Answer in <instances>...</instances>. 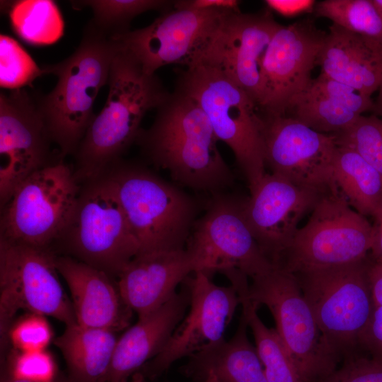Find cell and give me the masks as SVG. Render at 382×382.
I'll list each match as a JSON object with an SVG mask.
<instances>
[{
  "label": "cell",
  "mask_w": 382,
  "mask_h": 382,
  "mask_svg": "<svg viewBox=\"0 0 382 382\" xmlns=\"http://www.w3.org/2000/svg\"><path fill=\"white\" fill-rule=\"evenodd\" d=\"M156 110L153 123L141 128L135 142L145 158L168 170L178 184L195 191L212 195L230 187L232 171L198 103L175 89Z\"/></svg>",
  "instance_id": "obj_1"
},
{
  "label": "cell",
  "mask_w": 382,
  "mask_h": 382,
  "mask_svg": "<svg viewBox=\"0 0 382 382\" xmlns=\"http://www.w3.org/2000/svg\"><path fill=\"white\" fill-rule=\"evenodd\" d=\"M106 102L95 116L74 154V173L83 184L103 175L136 142L146 113L169 91L156 74H148L125 50L115 57Z\"/></svg>",
  "instance_id": "obj_2"
},
{
  "label": "cell",
  "mask_w": 382,
  "mask_h": 382,
  "mask_svg": "<svg viewBox=\"0 0 382 382\" xmlns=\"http://www.w3.org/2000/svg\"><path fill=\"white\" fill-rule=\"evenodd\" d=\"M120 49L118 40L88 23L75 51L65 59L42 68L44 75L56 76L57 82L49 93L36 92V97L50 137L63 159L74 156L95 117L94 101L108 83L113 59Z\"/></svg>",
  "instance_id": "obj_3"
},
{
  "label": "cell",
  "mask_w": 382,
  "mask_h": 382,
  "mask_svg": "<svg viewBox=\"0 0 382 382\" xmlns=\"http://www.w3.org/2000/svg\"><path fill=\"white\" fill-rule=\"evenodd\" d=\"M115 188L139 255L185 249L197 220V200L137 162L122 159L105 173Z\"/></svg>",
  "instance_id": "obj_4"
},
{
  "label": "cell",
  "mask_w": 382,
  "mask_h": 382,
  "mask_svg": "<svg viewBox=\"0 0 382 382\" xmlns=\"http://www.w3.org/2000/svg\"><path fill=\"white\" fill-rule=\"evenodd\" d=\"M178 90L195 100L233 151L250 191L265 175L262 118L249 95L219 69L198 63L178 71Z\"/></svg>",
  "instance_id": "obj_5"
},
{
  "label": "cell",
  "mask_w": 382,
  "mask_h": 382,
  "mask_svg": "<svg viewBox=\"0 0 382 382\" xmlns=\"http://www.w3.org/2000/svg\"><path fill=\"white\" fill-rule=\"evenodd\" d=\"M54 245L110 277H118L138 256L139 243L105 173L81 184L71 216Z\"/></svg>",
  "instance_id": "obj_6"
},
{
  "label": "cell",
  "mask_w": 382,
  "mask_h": 382,
  "mask_svg": "<svg viewBox=\"0 0 382 382\" xmlns=\"http://www.w3.org/2000/svg\"><path fill=\"white\" fill-rule=\"evenodd\" d=\"M370 255L347 265L292 273L332 351L354 356L374 309Z\"/></svg>",
  "instance_id": "obj_7"
},
{
  "label": "cell",
  "mask_w": 382,
  "mask_h": 382,
  "mask_svg": "<svg viewBox=\"0 0 382 382\" xmlns=\"http://www.w3.org/2000/svg\"><path fill=\"white\" fill-rule=\"evenodd\" d=\"M250 279L248 297L270 310L303 382H321L340 359L325 340L295 276L274 265Z\"/></svg>",
  "instance_id": "obj_8"
},
{
  "label": "cell",
  "mask_w": 382,
  "mask_h": 382,
  "mask_svg": "<svg viewBox=\"0 0 382 382\" xmlns=\"http://www.w3.org/2000/svg\"><path fill=\"white\" fill-rule=\"evenodd\" d=\"M275 265L291 272L353 263L369 255L373 226L338 188L323 194Z\"/></svg>",
  "instance_id": "obj_9"
},
{
  "label": "cell",
  "mask_w": 382,
  "mask_h": 382,
  "mask_svg": "<svg viewBox=\"0 0 382 382\" xmlns=\"http://www.w3.org/2000/svg\"><path fill=\"white\" fill-rule=\"evenodd\" d=\"M81 184L63 160L24 180L1 208L0 238L52 248L66 226Z\"/></svg>",
  "instance_id": "obj_10"
},
{
  "label": "cell",
  "mask_w": 382,
  "mask_h": 382,
  "mask_svg": "<svg viewBox=\"0 0 382 382\" xmlns=\"http://www.w3.org/2000/svg\"><path fill=\"white\" fill-rule=\"evenodd\" d=\"M56 254L0 238L1 352L8 347L7 335L20 310L51 316L66 325L76 323L71 302L58 279Z\"/></svg>",
  "instance_id": "obj_11"
},
{
  "label": "cell",
  "mask_w": 382,
  "mask_h": 382,
  "mask_svg": "<svg viewBox=\"0 0 382 382\" xmlns=\"http://www.w3.org/2000/svg\"><path fill=\"white\" fill-rule=\"evenodd\" d=\"M245 200L224 192L212 195L185 248L195 272L238 270L252 279L274 265L262 252L248 225Z\"/></svg>",
  "instance_id": "obj_12"
},
{
  "label": "cell",
  "mask_w": 382,
  "mask_h": 382,
  "mask_svg": "<svg viewBox=\"0 0 382 382\" xmlns=\"http://www.w3.org/2000/svg\"><path fill=\"white\" fill-rule=\"evenodd\" d=\"M232 10L236 9L193 7L186 0L175 1L171 9L149 25L115 40L148 74L169 64L192 66L199 62L224 17Z\"/></svg>",
  "instance_id": "obj_13"
},
{
  "label": "cell",
  "mask_w": 382,
  "mask_h": 382,
  "mask_svg": "<svg viewBox=\"0 0 382 382\" xmlns=\"http://www.w3.org/2000/svg\"><path fill=\"white\" fill-rule=\"evenodd\" d=\"M260 114L265 164L270 173L320 194L338 188L332 167L337 145L332 134L286 115Z\"/></svg>",
  "instance_id": "obj_14"
},
{
  "label": "cell",
  "mask_w": 382,
  "mask_h": 382,
  "mask_svg": "<svg viewBox=\"0 0 382 382\" xmlns=\"http://www.w3.org/2000/svg\"><path fill=\"white\" fill-rule=\"evenodd\" d=\"M54 144L39 108L36 92L27 89L0 94V206L17 187L38 170L63 160L53 155Z\"/></svg>",
  "instance_id": "obj_15"
},
{
  "label": "cell",
  "mask_w": 382,
  "mask_h": 382,
  "mask_svg": "<svg viewBox=\"0 0 382 382\" xmlns=\"http://www.w3.org/2000/svg\"><path fill=\"white\" fill-rule=\"evenodd\" d=\"M190 309L163 349L140 371L146 378L161 375L174 362L224 340L240 299L232 286H219L208 274L194 272L188 279Z\"/></svg>",
  "instance_id": "obj_16"
},
{
  "label": "cell",
  "mask_w": 382,
  "mask_h": 382,
  "mask_svg": "<svg viewBox=\"0 0 382 382\" xmlns=\"http://www.w3.org/2000/svg\"><path fill=\"white\" fill-rule=\"evenodd\" d=\"M327 32L310 19L282 25L262 60L259 110L284 115L290 101L309 84Z\"/></svg>",
  "instance_id": "obj_17"
},
{
  "label": "cell",
  "mask_w": 382,
  "mask_h": 382,
  "mask_svg": "<svg viewBox=\"0 0 382 382\" xmlns=\"http://www.w3.org/2000/svg\"><path fill=\"white\" fill-rule=\"evenodd\" d=\"M281 26L270 11L246 13L239 9L232 10L224 17L198 63L221 70L258 107L262 60L273 35Z\"/></svg>",
  "instance_id": "obj_18"
},
{
  "label": "cell",
  "mask_w": 382,
  "mask_h": 382,
  "mask_svg": "<svg viewBox=\"0 0 382 382\" xmlns=\"http://www.w3.org/2000/svg\"><path fill=\"white\" fill-rule=\"evenodd\" d=\"M245 198L244 214L260 250L276 265L323 194L265 173Z\"/></svg>",
  "instance_id": "obj_19"
},
{
  "label": "cell",
  "mask_w": 382,
  "mask_h": 382,
  "mask_svg": "<svg viewBox=\"0 0 382 382\" xmlns=\"http://www.w3.org/2000/svg\"><path fill=\"white\" fill-rule=\"evenodd\" d=\"M55 263L70 291L78 325L114 332L128 325L132 311L112 277L65 255H56Z\"/></svg>",
  "instance_id": "obj_20"
},
{
  "label": "cell",
  "mask_w": 382,
  "mask_h": 382,
  "mask_svg": "<svg viewBox=\"0 0 382 382\" xmlns=\"http://www.w3.org/2000/svg\"><path fill=\"white\" fill-rule=\"evenodd\" d=\"M195 271L186 248L139 255L120 274L117 286L125 304L140 318L166 302Z\"/></svg>",
  "instance_id": "obj_21"
},
{
  "label": "cell",
  "mask_w": 382,
  "mask_h": 382,
  "mask_svg": "<svg viewBox=\"0 0 382 382\" xmlns=\"http://www.w3.org/2000/svg\"><path fill=\"white\" fill-rule=\"evenodd\" d=\"M373 105L370 96L320 73L290 101L284 115L316 132L335 134L372 111Z\"/></svg>",
  "instance_id": "obj_22"
},
{
  "label": "cell",
  "mask_w": 382,
  "mask_h": 382,
  "mask_svg": "<svg viewBox=\"0 0 382 382\" xmlns=\"http://www.w3.org/2000/svg\"><path fill=\"white\" fill-rule=\"evenodd\" d=\"M189 293L176 292L117 339L106 382H128L164 347L185 316Z\"/></svg>",
  "instance_id": "obj_23"
},
{
  "label": "cell",
  "mask_w": 382,
  "mask_h": 382,
  "mask_svg": "<svg viewBox=\"0 0 382 382\" xmlns=\"http://www.w3.org/2000/svg\"><path fill=\"white\" fill-rule=\"evenodd\" d=\"M316 66L320 73L371 97L382 83V43L332 23Z\"/></svg>",
  "instance_id": "obj_24"
},
{
  "label": "cell",
  "mask_w": 382,
  "mask_h": 382,
  "mask_svg": "<svg viewBox=\"0 0 382 382\" xmlns=\"http://www.w3.org/2000/svg\"><path fill=\"white\" fill-rule=\"evenodd\" d=\"M248 328L241 315L231 339L223 340L190 356L185 374L197 380L212 371L221 382H267L256 347L248 339Z\"/></svg>",
  "instance_id": "obj_25"
},
{
  "label": "cell",
  "mask_w": 382,
  "mask_h": 382,
  "mask_svg": "<svg viewBox=\"0 0 382 382\" xmlns=\"http://www.w3.org/2000/svg\"><path fill=\"white\" fill-rule=\"evenodd\" d=\"M117 338L115 332L66 325L54 340L67 365L70 382H106Z\"/></svg>",
  "instance_id": "obj_26"
},
{
  "label": "cell",
  "mask_w": 382,
  "mask_h": 382,
  "mask_svg": "<svg viewBox=\"0 0 382 382\" xmlns=\"http://www.w3.org/2000/svg\"><path fill=\"white\" fill-rule=\"evenodd\" d=\"M332 167L335 182L350 206L364 216H373L382 204V175L357 151L340 145Z\"/></svg>",
  "instance_id": "obj_27"
},
{
  "label": "cell",
  "mask_w": 382,
  "mask_h": 382,
  "mask_svg": "<svg viewBox=\"0 0 382 382\" xmlns=\"http://www.w3.org/2000/svg\"><path fill=\"white\" fill-rule=\"evenodd\" d=\"M233 286L240 299L242 315L254 337L267 382H303L277 330L268 328L258 316L257 306L248 295V281L240 279L235 282Z\"/></svg>",
  "instance_id": "obj_28"
},
{
  "label": "cell",
  "mask_w": 382,
  "mask_h": 382,
  "mask_svg": "<svg viewBox=\"0 0 382 382\" xmlns=\"http://www.w3.org/2000/svg\"><path fill=\"white\" fill-rule=\"evenodd\" d=\"M6 4L4 9H6L13 31L26 43L51 45L63 35L64 23L53 1L20 0Z\"/></svg>",
  "instance_id": "obj_29"
},
{
  "label": "cell",
  "mask_w": 382,
  "mask_h": 382,
  "mask_svg": "<svg viewBox=\"0 0 382 382\" xmlns=\"http://www.w3.org/2000/svg\"><path fill=\"white\" fill-rule=\"evenodd\" d=\"M175 1L167 0H85L71 1L75 9L89 7L93 18L88 22L111 39L130 31V23L137 16L148 11L161 13L171 9Z\"/></svg>",
  "instance_id": "obj_30"
},
{
  "label": "cell",
  "mask_w": 382,
  "mask_h": 382,
  "mask_svg": "<svg viewBox=\"0 0 382 382\" xmlns=\"http://www.w3.org/2000/svg\"><path fill=\"white\" fill-rule=\"evenodd\" d=\"M313 10L318 17L382 43V20L371 0H325Z\"/></svg>",
  "instance_id": "obj_31"
},
{
  "label": "cell",
  "mask_w": 382,
  "mask_h": 382,
  "mask_svg": "<svg viewBox=\"0 0 382 382\" xmlns=\"http://www.w3.org/2000/svg\"><path fill=\"white\" fill-rule=\"evenodd\" d=\"M44 75L23 47L11 36L0 35V86L9 91L32 86L37 77Z\"/></svg>",
  "instance_id": "obj_32"
},
{
  "label": "cell",
  "mask_w": 382,
  "mask_h": 382,
  "mask_svg": "<svg viewBox=\"0 0 382 382\" xmlns=\"http://www.w3.org/2000/svg\"><path fill=\"white\" fill-rule=\"evenodd\" d=\"M332 135L337 145L357 151L382 175V118L362 115L346 129Z\"/></svg>",
  "instance_id": "obj_33"
},
{
  "label": "cell",
  "mask_w": 382,
  "mask_h": 382,
  "mask_svg": "<svg viewBox=\"0 0 382 382\" xmlns=\"http://www.w3.org/2000/svg\"><path fill=\"white\" fill-rule=\"evenodd\" d=\"M7 375L33 382H55L58 369L52 355L46 349L21 352L12 349L6 358Z\"/></svg>",
  "instance_id": "obj_34"
},
{
  "label": "cell",
  "mask_w": 382,
  "mask_h": 382,
  "mask_svg": "<svg viewBox=\"0 0 382 382\" xmlns=\"http://www.w3.org/2000/svg\"><path fill=\"white\" fill-rule=\"evenodd\" d=\"M52 338V328L45 316L26 313L11 325L8 344L21 352L46 349Z\"/></svg>",
  "instance_id": "obj_35"
},
{
  "label": "cell",
  "mask_w": 382,
  "mask_h": 382,
  "mask_svg": "<svg viewBox=\"0 0 382 382\" xmlns=\"http://www.w3.org/2000/svg\"><path fill=\"white\" fill-rule=\"evenodd\" d=\"M321 382H382V361L354 355Z\"/></svg>",
  "instance_id": "obj_36"
},
{
  "label": "cell",
  "mask_w": 382,
  "mask_h": 382,
  "mask_svg": "<svg viewBox=\"0 0 382 382\" xmlns=\"http://www.w3.org/2000/svg\"><path fill=\"white\" fill-rule=\"evenodd\" d=\"M360 347L366 349L371 357L382 361V306L374 307L361 337Z\"/></svg>",
  "instance_id": "obj_37"
},
{
  "label": "cell",
  "mask_w": 382,
  "mask_h": 382,
  "mask_svg": "<svg viewBox=\"0 0 382 382\" xmlns=\"http://www.w3.org/2000/svg\"><path fill=\"white\" fill-rule=\"evenodd\" d=\"M266 4L284 16H294L312 11L316 1L312 0H267Z\"/></svg>",
  "instance_id": "obj_38"
},
{
  "label": "cell",
  "mask_w": 382,
  "mask_h": 382,
  "mask_svg": "<svg viewBox=\"0 0 382 382\" xmlns=\"http://www.w3.org/2000/svg\"><path fill=\"white\" fill-rule=\"evenodd\" d=\"M369 278L374 306H382V260H374L371 255Z\"/></svg>",
  "instance_id": "obj_39"
},
{
  "label": "cell",
  "mask_w": 382,
  "mask_h": 382,
  "mask_svg": "<svg viewBox=\"0 0 382 382\" xmlns=\"http://www.w3.org/2000/svg\"><path fill=\"white\" fill-rule=\"evenodd\" d=\"M372 217L374 234L370 255L374 260H382V204Z\"/></svg>",
  "instance_id": "obj_40"
},
{
  "label": "cell",
  "mask_w": 382,
  "mask_h": 382,
  "mask_svg": "<svg viewBox=\"0 0 382 382\" xmlns=\"http://www.w3.org/2000/svg\"><path fill=\"white\" fill-rule=\"evenodd\" d=\"M191 6L238 9L241 1L236 0H186Z\"/></svg>",
  "instance_id": "obj_41"
},
{
  "label": "cell",
  "mask_w": 382,
  "mask_h": 382,
  "mask_svg": "<svg viewBox=\"0 0 382 382\" xmlns=\"http://www.w3.org/2000/svg\"><path fill=\"white\" fill-rule=\"evenodd\" d=\"M378 93L376 99L374 101V105L372 111L378 117L382 118V83L381 84L378 90Z\"/></svg>",
  "instance_id": "obj_42"
},
{
  "label": "cell",
  "mask_w": 382,
  "mask_h": 382,
  "mask_svg": "<svg viewBox=\"0 0 382 382\" xmlns=\"http://www.w3.org/2000/svg\"><path fill=\"white\" fill-rule=\"evenodd\" d=\"M1 382H33V381L16 378L4 373L3 376H1ZM55 382H70V381L69 380L64 381V380L61 379L60 378H58Z\"/></svg>",
  "instance_id": "obj_43"
},
{
  "label": "cell",
  "mask_w": 382,
  "mask_h": 382,
  "mask_svg": "<svg viewBox=\"0 0 382 382\" xmlns=\"http://www.w3.org/2000/svg\"><path fill=\"white\" fill-rule=\"evenodd\" d=\"M128 382H150L140 371L134 373Z\"/></svg>",
  "instance_id": "obj_44"
},
{
  "label": "cell",
  "mask_w": 382,
  "mask_h": 382,
  "mask_svg": "<svg viewBox=\"0 0 382 382\" xmlns=\"http://www.w3.org/2000/svg\"><path fill=\"white\" fill-rule=\"evenodd\" d=\"M202 382H221L212 371L207 372L201 378Z\"/></svg>",
  "instance_id": "obj_45"
},
{
  "label": "cell",
  "mask_w": 382,
  "mask_h": 382,
  "mask_svg": "<svg viewBox=\"0 0 382 382\" xmlns=\"http://www.w3.org/2000/svg\"><path fill=\"white\" fill-rule=\"evenodd\" d=\"M371 1L378 15L382 20V0H371Z\"/></svg>",
  "instance_id": "obj_46"
}]
</instances>
